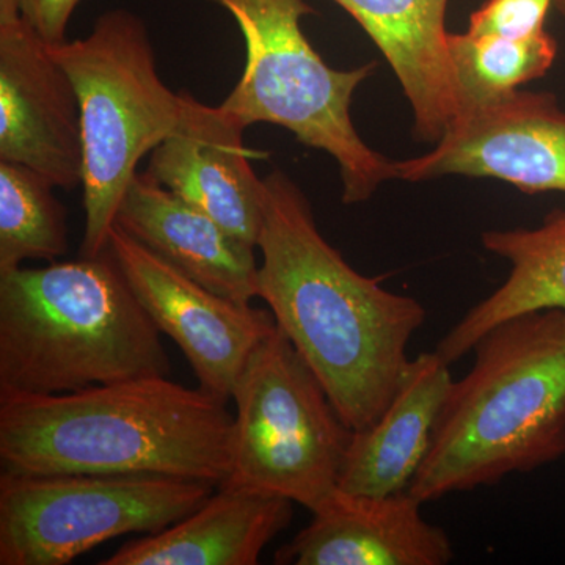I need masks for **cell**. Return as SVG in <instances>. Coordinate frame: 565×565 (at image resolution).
<instances>
[{
  "label": "cell",
  "mask_w": 565,
  "mask_h": 565,
  "mask_svg": "<svg viewBox=\"0 0 565 565\" xmlns=\"http://www.w3.org/2000/svg\"><path fill=\"white\" fill-rule=\"evenodd\" d=\"M256 248L259 299L345 426L366 429L403 384L407 345L426 321L423 305L356 273L319 232L302 189L278 169L264 178Z\"/></svg>",
  "instance_id": "1"
},
{
  "label": "cell",
  "mask_w": 565,
  "mask_h": 565,
  "mask_svg": "<svg viewBox=\"0 0 565 565\" xmlns=\"http://www.w3.org/2000/svg\"><path fill=\"white\" fill-rule=\"evenodd\" d=\"M225 401L167 375L61 394L0 396L2 471L158 475L215 487L232 476Z\"/></svg>",
  "instance_id": "2"
},
{
  "label": "cell",
  "mask_w": 565,
  "mask_h": 565,
  "mask_svg": "<svg viewBox=\"0 0 565 565\" xmlns=\"http://www.w3.org/2000/svg\"><path fill=\"white\" fill-rule=\"evenodd\" d=\"M473 351V367L452 382L407 490L423 504L565 456L564 308L505 319Z\"/></svg>",
  "instance_id": "3"
},
{
  "label": "cell",
  "mask_w": 565,
  "mask_h": 565,
  "mask_svg": "<svg viewBox=\"0 0 565 565\" xmlns=\"http://www.w3.org/2000/svg\"><path fill=\"white\" fill-rule=\"evenodd\" d=\"M161 334L109 247L0 274V396L169 375Z\"/></svg>",
  "instance_id": "4"
},
{
  "label": "cell",
  "mask_w": 565,
  "mask_h": 565,
  "mask_svg": "<svg viewBox=\"0 0 565 565\" xmlns=\"http://www.w3.org/2000/svg\"><path fill=\"white\" fill-rule=\"evenodd\" d=\"M50 47L79 102L81 256H98L109 247L118 207L141 159L177 128L182 96L162 81L150 32L132 11H107L85 39Z\"/></svg>",
  "instance_id": "5"
},
{
  "label": "cell",
  "mask_w": 565,
  "mask_h": 565,
  "mask_svg": "<svg viewBox=\"0 0 565 565\" xmlns=\"http://www.w3.org/2000/svg\"><path fill=\"white\" fill-rule=\"evenodd\" d=\"M232 14L244 36L243 76L221 104L245 128L270 122L299 143L326 151L338 162L343 203L366 202L396 167L364 143L351 117L353 93L375 63L334 70L302 31L315 14L305 0H215Z\"/></svg>",
  "instance_id": "6"
},
{
  "label": "cell",
  "mask_w": 565,
  "mask_h": 565,
  "mask_svg": "<svg viewBox=\"0 0 565 565\" xmlns=\"http://www.w3.org/2000/svg\"><path fill=\"white\" fill-rule=\"evenodd\" d=\"M232 399L228 481L318 511L338 490L352 430L278 327L252 353Z\"/></svg>",
  "instance_id": "7"
},
{
  "label": "cell",
  "mask_w": 565,
  "mask_h": 565,
  "mask_svg": "<svg viewBox=\"0 0 565 565\" xmlns=\"http://www.w3.org/2000/svg\"><path fill=\"white\" fill-rule=\"evenodd\" d=\"M214 487L158 475L0 473V565H65L125 534H156Z\"/></svg>",
  "instance_id": "8"
},
{
  "label": "cell",
  "mask_w": 565,
  "mask_h": 565,
  "mask_svg": "<svg viewBox=\"0 0 565 565\" xmlns=\"http://www.w3.org/2000/svg\"><path fill=\"white\" fill-rule=\"evenodd\" d=\"M109 250L159 332L191 363L200 388L228 403L252 353L277 329L270 310L204 288L120 226L111 228Z\"/></svg>",
  "instance_id": "9"
},
{
  "label": "cell",
  "mask_w": 565,
  "mask_h": 565,
  "mask_svg": "<svg viewBox=\"0 0 565 565\" xmlns=\"http://www.w3.org/2000/svg\"><path fill=\"white\" fill-rule=\"evenodd\" d=\"M394 167L404 181L462 174L565 193V111L552 93L515 90L460 110L433 151Z\"/></svg>",
  "instance_id": "10"
},
{
  "label": "cell",
  "mask_w": 565,
  "mask_h": 565,
  "mask_svg": "<svg viewBox=\"0 0 565 565\" xmlns=\"http://www.w3.org/2000/svg\"><path fill=\"white\" fill-rule=\"evenodd\" d=\"M0 162L29 167L65 191L82 184L73 82L10 0H0Z\"/></svg>",
  "instance_id": "11"
},
{
  "label": "cell",
  "mask_w": 565,
  "mask_h": 565,
  "mask_svg": "<svg viewBox=\"0 0 565 565\" xmlns=\"http://www.w3.org/2000/svg\"><path fill=\"white\" fill-rule=\"evenodd\" d=\"M181 96L180 121L152 150L145 173L256 247L264 180L252 169L244 143L247 128L221 106H206L185 90Z\"/></svg>",
  "instance_id": "12"
},
{
  "label": "cell",
  "mask_w": 565,
  "mask_h": 565,
  "mask_svg": "<svg viewBox=\"0 0 565 565\" xmlns=\"http://www.w3.org/2000/svg\"><path fill=\"white\" fill-rule=\"evenodd\" d=\"M422 505L408 492L367 497L338 489L313 512V522L278 550L275 564H449V535L424 519Z\"/></svg>",
  "instance_id": "13"
},
{
  "label": "cell",
  "mask_w": 565,
  "mask_h": 565,
  "mask_svg": "<svg viewBox=\"0 0 565 565\" xmlns=\"http://www.w3.org/2000/svg\"><path fill=\"white\" fill-rule=\"evenodd\" d=\"M115 225L204 288L241 303L258 297L256 247L147 173L132 178Z\"/></svg>",
  "instance_id": "14"
},
{
  "label": "cell",
  "mask_w": 565,
  "mask_h": 565,
  "mask_svg": "<svg viewBox=\"0 0 565 565\" xmlns=\"http://www.w3.org/2000/svg\"><path fill=\"white\" fill-rule=\"evenodd\" d=\"M362 25L396 74L411 103L415 134L435 143L460 111L449 57V0H333Z\"/></svg>",
  "instance_id": "15"
},
{
  "label": "cell",
  "mask_w": 565,
  "mask_h": 565,
  "mask_svg": "<svg viewBox=\"0 0 565 565\" xmlns=\"http://www.w3.org/2000/svg\"><path fill=\"white\" fill-rule=\"evenodd\" d=\"M292 501L226 481L199 509L128 542L99 565H255L288 527Z\"/></svg>",
  "instance_id": "16"
},
{
  "label": "cell",
  "mask_w": 565,
  "mask_h": 565,
  "mask_svg": "<svg viewBox=\"0 0 565 565\" xmlns=\"http://www.w3.org/2000/svg\"><path fill=\"white\" fill-rule=\"evenodd\" d=\"M449 366L437 352L412 360L381 418L352 433L338 489L367 497L407 492L426 459L435 423L455 382Z\"/></svg>",
  "instance_id": "17"
},
{
  "label": "cell",
  "mask_w": 565,
  "mask_h": 565,
  "mask_svg": "<svg viewBox=\"0 0 565 565\" xmlns=\"http://www.w3.org/2000/svg\"><path fill=\"white\" fill-rule=\"evenodd\" d=\"M482 245L511 264V273L441 338L435 352L448 364L473 351L505 319L546 308L565 310V207L546 214L535 228L486 232Z\"/></svg>",
  "instance_id": "18"
},
{
  "label": "cell",
  "mask_w": 565,
  "mask_h": 565,
  "mask_svg": "<svg viewBox=\"0 0 565 565\" xmlns=\"http://www.w3.org/2000/svg\"><path fill=\"white\" fill-rule=\"evenodd\" d=\"M54 189L29 167L0 162V274L68 252V211Z\"/></svg>",
  "instance_id": "19"
},
{
  "label": "cell",
  "mask_w": 565,
  "mask_h": 565,
  "mask_svg": "<svg viewBox=\"0 0 565 565\" xmlns=\"http://www.w3.org/2000/svg\"><path fill=\"white\" fill-rule=\"evenodd\" d=\"M448 50L463 110L544 77L556 61L557 43L546 31L527 39L465 32L449 33Z\"/></svg>",
  "instance_id": "20"
},
{
  "label": "cell",
  "mask_w": 565,
  "mask_h": 565,
  "mask_svg": "<svg viewBox=\"0 0 565 565\" xmlns=\"http://www.w3.org/2000/svg\"><path fill=\"white\" fill-rule=\"evenodd\" d=\"M555 0H486L470 17L468 33L527 39L545 31Z\"/></svg>",
  "instance_id": "21"
},
{
  "label": "cell",
  "mask_w": 565,
  "mask_h": 565,
  "mask_svg": "<svg viewBox=\"0 0 565 565\" xmlns=\"http://www.w3.org/2000/svg\"><path fill=\"white\" fill-rule=\"evenodd\" d=\"M47 46L65 43L66 29L82 0H10Z\"/></svg>",
  "instance_id": "22"
},
{
  "label": "cell",
  "mask_w": 565,
  "mask_h": 565,
  "mask_svg": "<svg viewBox=\"0 0 565 565\" xmlns=\"http://www.w3.org/2000/svg\"><path fill=\"white\" fill-rule=\"evenodd\" d=\"M555 9L561 17L564 18L565 21V0H555Z\"/></svg>",
  "instance_id": "23"
}]
</instances>
